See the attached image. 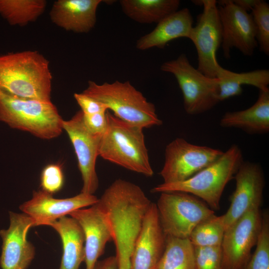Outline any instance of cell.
<instances>
[{"mask_svg": "<svg viewBox=\"0 0 269 269\" xmlns=\"http://www.w3.org/2000/svg\"><path fill=\"white\" fill-rule=\"evenodd\" d=\"M124 13L130 18L140 23H157L168 15L178 10V0H121Z\"/></svg>", "mask_w": 269, "mask_h": 269, "instance_id": "cb8c5ba5", "label": "cell"}, {"mask_svg": "<svg viewBox=\"0 0 269 269\" xmlns=\"http://www.w3.org/2000/svg\"><path fill=\"white\" fill-rule=\"evenodd\" d=\"M256 248L243 269H269V215L262 214V226Z\"/></svg>", "mask_w": 269, "mask_h": 269, "instance_id": "83f0119b", "label": "cell"}, {"mask_svg": "<svg viewBox=\"0 0 269 269\" xmlns=\"http://www.w3.org/2000/svg\"><path fill=\"white\" fill-rule=\"evenodd\" d=\"M260 50L269 54V5L264 0H258L252 10Z\"/></svg>", "mask_w": 269, "mask_h": 269, "instance_id": "f1b7e54d", "label": "cell"}, {"mask_svg": "<svg viewBox=\"0 0 269 269\" xmlns=\"http://www.w3.org/2000/svg\"><path fill=\"white\" fill-rule=\"evenodd\" d=\"M49 226L59 234L63 246V254L59 269H79L85 259V238L77 221L64 216Z\"/></svg>", "mask_w": 269, "mask_h": 269, "instance_id": "7402d4cb", "label": "cell"}, {"mask_svg": "<svg viewBox=\"0 0 269 269\" xmlns=\"http://www.w3.org/2000/svg\"><path fill=\"white\" fill-rule=\"evenodd\" d=\"M217 2L222 27L221 46L225 58H230L231 50L234 48L244 55H252L258 46L251 14L237 5L232 0Z\"/></svg>", "mask_w": 269, "mask_h": 269, "instance_id": "7c38bea8", "label": "cell"}, {"mask_svg": "<svg viewBox=\"0 0 269 269\" xmlns=\"http://www.w3.org/2000/svg\"><path fill=\"white\" fill-rule=\"evenodd\" d=\"M155 269H195L194 246L190 240L166 236L164 250Z\"/></svg>", "mask_w": 269, "mask_h": 269, "instance_id": "d4e9b609", "label": "cell"}, {"mask_svg": "<svg viewBox=\"0 0 269 269\" xmlns=\"http://www.w3.org/2000/svg\"><path fill=\"white\" fill-rule=\"evenodd\" d=\"M160 69L175 77L182 93L184 110L188 114L205 113L220 102L218 79L208 77L194 68L184 54L164 62Z\"/></svg>", "mask_w": 269, "mask_h": 269, "instance_id": "ba28073f", "label": "cell"}, {"mask_svg": "<svg viewBox=\"0 0 269 269\" xmlns=\"http://www.w3.org/2000/svg\"><path fill=\"white\" fill-rule=\"evenodd\" d=\"M0 121L44 139L56 138L63 130V120L51 102L21 98L0 91Z\"/></svg>", "mask_w": 269, "mask_h": 269, "instance_id": "5b68a950", "label": "cell"}, {"mask_svg": "<svg viewBox=\"0 0 269 269\" xmlns=\"http://www.w3.org/2000/svg\"><path fill=\"white\" fill-rule=\"evenodd\" d=\"M74 97L84 114H95L108 110L105 104L83 93H75Z\"/></svg>", "mask_w": 269, "mask_h": 269, "instance_id": "d6a6232c", "label": "cell"}, {"mask_svg": "<svg viewBox=\"0 0 269 269\" xmlns=\"http://www.w3.org/2000/svg\"><path fill=\"white\" fill-rule=\"evenodd\" d=\"M203 11L197 17L189 39L195 45L198 56L197 69L210 78H216L219 64L216 53L222 43V27L218 4L215 0H201Z\"/></svg>", "mask_w": 269, "mask_h": 269, "instance_id": "30bf717a", "label": "cell"}, {"mask_svg": "<svg viewBox=\"0 0 269 269\" xmlns=\"http://www.w3.org/2000/svg\"><path fill=\"white\" fill-rule=\"evenodd\" d=\"M262 220L260 208H254L226 229L221 244L222 269L244 268L257 244Z\"/></svg>", "mask_w": 269, "mask_h": 269, "instance_id": "8fae6325", "label": "cell"}, {"mask_svg": "<svg viewBox=\"0 0 269 269\" xmlns=\"http://www.w3.org/2000/svg\"><path fill=\"white\" fill-rule=\"evenodd\" d=\"M107 112L83 115L84 124L92 134L102 136L107 128Z\"/></svg>", "mask_w": 269, "mask_h": 269, "instance_id": "1f68e13d", "label": "cell"}, {"mask_svg": "<svg viewBox=\"0 0 269 269\" xmlns=\"http://www.w3.org/2000/svg\"><path fill=\"white\" fill-rule=\"evenodd\" d=\"M98 200L94 194L82 192L72 197L56 199L40 190L34 191L31 199L22 204L19 208L32 219L34 227L49 226L76 210L96 204Z\"/></svg>", "mask_w": 269, "mask_h": 269, "instance_id": "2e32d148", "label": "cell"}, {"mask_svg": "<svg viewBox=\"0 0 269 269\" xmlns=\"http://www.w3.org/2000/svg\"><path fill=\"white\" fill-rule=\"evenodd\" d=\"M82 93L105 104L118 118L134 125L144 129L162 124L154 105L129 81L98 84L89 81Z\"/></svg>", "mask_w": 269, "mask_h": 269, "instance_id": "8992f818", "label": "cell"}, {"mask_svg": "<svg viewBox=\"0 0 269 269\" xmlns=\"http://www.w3.org/2000/svg\"><path fill=\"white\" fill-rule=\"evenodd\" d=\"M155 204L166 236L189 239L199 224L215 215L214 210L205 203L185 192L160 193Z\"/></svg>", "mask_w": 269, "mask_h": 269, "instance_id": "52a82bcc", "label": "cell"}, {"mask_svg": "<svg viewBox=\"0 0 269 269\" xmlns=\"http://www.w3.org/2000/svg\"><path fill=\"white\" fill-rule=\"evenodd\" d=\"M234 178L236 188L230 205L223 215L225 229L254 208H260L265 180L263 170L258 163L243 161Z\"/></svg>", "mask_w": 269, "mask_h": 269, "instance_id": "5bb4252c", "label": "cell"}, {"mask_svg": "<svg viewBox=\"0 0 269 269\" xmlns=\"http://www.w3.org/2000/svg\"><path fill=\"white\" fill-rule=\"evenodd\" d=\"M108 126L102 135L99 156L147 177L153 175L142 128L121 120L108 110Z\"/></svg>", "mask_w": 269, "mask_h": 269, "instance_id": "3957f363", "label": "cell"}, {"mask_svg": "<svg viewBox=\"0 0 269 269\" xmlns=\"http://www.w3.org/2000/svg\"><path fill=\"white\" fill-rule=\"evenodd\" d=\"M193 18L187 8H184L166 16L157 23L150 32L136 41L140 50L157 47L163 48L170 41L181 37L189 38L193 27Z\"/></svg>", "mask_w": 269, "mask_h": 269, "instance_id": "ffe728a7", "label": "cell"}, {"mask_svg": "<svg viewBox=\"0 0 269 269\" xmlns=\"http://www.w3.org/2000/svg\"><path fill=\"white\" fill-rule=\"evenodd\" d=\"M223 128H234L249 134L269 131V89L259 90L256 103L249 108L226 113L220 122Z\"/></svg>", "mask_w": 269, "mask_h": 269, "instance_id": "44dd1931", "label": "cell"}, {"mask_svg": "<svg viewBox=\"0 0 269 269\" xmlns=\"http://www.w3.org/2000/svg\"><path fill=\"white\" fill-rule=\"evenodd\" d=\"M220 149L194 144L181 137L170 142L165 148V160L159 174L164 183L179 182L210 165L223 153Z\"/></svg>", "mask_w": 269, "mask_h": 269, "instance_id": "9c48e42d", "label": "cell"}, {"mask_svg": "<svg viewBox=\"0 0 269 269\" xmlns=\"http://www.w3.org/2000/svg\"><path fill=\"white\" fill-rule=\"evenodd\" d=\"M102 0H57L49 13L52 22L65 30L87 33L96 22V12Z\"/></svg>", "mask_w": 269, "mask_h": 269, "instance_id": "d6986e66", "label": "cell"}, {"mask_svg": "<svg viewBox=\"0 0 269 269\" xmlns=\"http://www.w3.org/2000/svg\"><path fill=\"white\" fill-rule=\"evenodd\" d=\"M225 230L223 215H214L199 224L189 239L194 247L221 246Z\"/></svg>", "mask_w": 269, "mask_h": 269, "instance_id": "4316f807", "label": "cell"}, {"mask_svg": "<svg viewBox=\"0 0 269 269\" xmlns=\"http://www.w3.org/2000/svg\"><path fill=\"white\" fill-rule=\"evenodd\" d=\"M69 215L77 221L84 233L86 269H94L106 244L112 240L106 218L96 203Z\"/></svg>", "mask_w": 269, "mask_h": 269, "instance_id": "ac0fdd59", "label": "cell"}, {"mask_svg": "<svg viewBox=\"0 0 269 269\" xmlns=\"http://www.w3.org/2000/svg\"><path fill=\"white\" fill-rule=\"evenodd\" d=\"M151 203L138 185L122 179L115 180L96 203L110 229L119 269H130L132 254Z\"/></svg>", "mask_w": 269, "mask_h": 269, "instance_id": "6da1fadb", "label": "cell"}, {"mask_svg": "<svg viewBox=\"0 0 269 269\" xmlns=\"http://www.w3.org/2000/svg\"><path fill=\"white\" fill-rule=\"evenodd\" d=\"M49 61L37 51L0 55V91L24 99L51 102Z\"/></svg>", "mask_w": 269, "mask_h": 269, "instance_id": "7a4b0ae2", "label": "cell"}, {"mask_svg": "<svg viewBox=\"0 0 269 269\" xmlns=\"http://www.w3.org/2000/svg\"><path fill=\"white\" fill-rule=\"evenodd\" d=\"M45 0H0V15L11 25L24 26L44 12Z\"/></svg>", "mask_w": 269, "mask_h": 269, "instance_id": "484cf974", "label": "cell"}, {"mask_svg": "<svg viewBox=\"0 0 269 269\" xmlns=\"http://www.w3.org/2000/svg\"><path fill=\"white\" fill-rule=\"evenodd\" d=\"M64 183V176L61 165L49 164L42 170L40 175L41 190L53 195L61 190Z\"/></svg>", "mask_w": 269, "mask_h": 269, "instance_id": "4dcf8cb0", "label": "cell"}, {"mask_svg": "<svg viewBox=\"0 0 269 269\" xmlns=\"http://www.w3.org/2000/svg\"><path fill=\"white\" fill-rule=\"evenodd\" d=\"M216 78L218 80L220 102L241 95L244 85L253 86L259 90L269 88V70L267 69L237 73L219 65Z\"/></svg>", "mask_w": 269, "mask_h": 269, "instance_id": "603a6c76", "label": "cell"}, {"mask_svg": "<svg viewBox=\"0 0 269 269\" xmlns=\"http://www.w3.org/2000/svg\"><path fill=\"white\" fill-rule=\"evenodd\" d=\"M195 269H222L221 246L194 247Z\"/></svg>", "mask_w": 269, "mask_h": 269, "instance_id": "f546056e", "label": "cell"}, {"mask_svg": "<svg viewBox=\"0 0 269 269\" xmlns=\"http://www.w3.org/2000/svg\"><path fill=\"white\" fill-rule=\"evenodd\" d=\"M80 110L69 120H63V130L72 144L83 181L82 193L94 194L99 187L96 163L102 136L91 133L85 127Z\"/></svg>", "mask_w": 269, "mask_h": 269, "instance_id": "4fadbf2b", "label": "cell"}, {"mask_svg": "<svg viewBox=\"0 0 269 269\" xmlns=\"http://www.w3.org/2000/svg\"><path fill=\"white\" fill-rule=\"evenodd\" d=\"M94 269H119L117 259L116 256H111L98 261Z\"/></svg>", "mask_w": 269, "mask_h": 269, "instance_id": "836d02e7", "label": "cell"}, {"mask_svg": "<svg viewBox=\"0 0 269 269\" xmlns=\"http://www.w3.org/2000/svg\"><path fill=\"white\" fill-rule=\"evenodd\" d=\"M243 161L241 148L233 144L215 161L189 178L179 182L162 183L150 191L187 193L203 200L213 210H218L225 186L234 178Z\"/></svg>", "mask_w": 269, "mask_h": 269, "instance_id": "277c9868", "label": "cell"}, {"mask_svg": "<svg viewBox=\"0 0 269 269\" xmlns=\"http://www.w3.org/2000/svg\"><path fill=\"white\" fill-rule=\"evenodd\" d=\"M10 224L0 231L2 241L0 266L1 269H26L35 255V249L27 240L29 229L34 227L28 215L9 212Z\"/></svg>", "mask_w": 269, "mask_h": 269, "instance_id": "9a60e30c", "label": "cell"}, {"mask_svg": "<svg viewBox=\"0 0 269 269\" xmlns=\"http://www.w3.org/2000/svg\"><path fill=\"white\" fill-rule=\"evenodd\" d=\"M233 1L237 5L248 12L252 10L258 0H234Z\"/></svg>", "mask_w": 269, "mask_h": 269, "instance_id": "e575fe53", "label": "cell"}, {"mask_svg": "<svg viewBox=\"0 0 269 269\" xmlns=\"http://www.w3.org/2000/svg\"><path fill=\"white\" fill-rule=\"evenodd\" d=\"M166 236L156 204L152 202L144 218L130 260V269H155L164 252Z\"/></svg>", "mask_w": 269, "mask_h": 269, "instance_id": "e0dca14e", "label": "cell"}]
</instances>
